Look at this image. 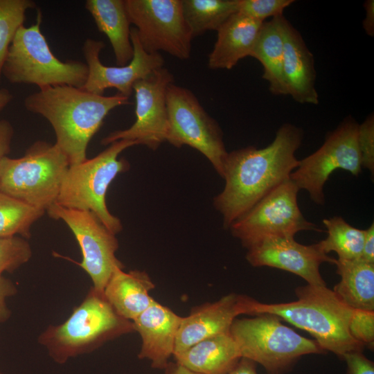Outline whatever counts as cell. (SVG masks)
Wrapping results in <instances>:
<instances>
[{"instance_id":"obj_1","label":"cell","mask_w":374,"mask_h":374,"mask_svg":"<svg viewBox=\"0 0 374 374\" xmlns=\"http://www.w3.org/2000/svg\"><path fill=\"white\" fill-rule=\"evenodd\" d=\"M303 138L302 130L285 123L279 127L269 145L260 149L247 146L227 153L222 177L225 185L213 199L225 229L273 189L290 179L299 163L295 153Z\"/></svg>"},{"instance_id":"obj_2","label":"cell","mask_w":374,"mask_h":374,"mask_svg":"<svg viewBox=\"0 0 374 374\" xmlns=\"http://www.w3.org/2000/svg\"><path fill=\"white\" fill-rule=\"evenodd\" d=\"M25 108L46 118L54 130L55 144L70 166L85 161L88 144L113 109L130 104L119 93L105 96L69 85L49 87L28 95Z\"/></svg>"},{"instance_id":"obj_3","label":"cell","mask_w":374,"mask_h":374,"mask_svg":"<svg viewBox=\"0 0 374 374\" xmlns=\"http://www.w3.org/2000/svg\"><path fill=\"white\" fill-rule=\"evenodd\" d=\"M297 300L263 303L255 299L252 315L272 314L309 332L326 353L341 359L350 352L362 351L364 346L349 332L353 310L327 286L306 285L296 288Z\"/></svg>"},{"instance_id":"obj_4","label":"cell","mask_w":374,"mask_h":374,"mask_svg":"<svg viewBox=\"0 0 374 374\" xmlns=\"http://www.w3.org/2000/svg\"><path fill=\"white\" fill-rule=\"evenodd\" d=\"M134 332L133 322L121 317L104 294L91 287L71 315L60 324L46 327L37 341L53 362L64 364Z\"/></svg>"},{"instance_id":"obj_5","label":"cell","mask_w":374,"mask_h":374,"mask_svg":"<svg viewBox=\"0 0 374 374\" xmlns=\"http://www.w3.org/2000/svg\"><path fill=\"white\" fill-rule=\"evenodd\" d=\"M135 141L120 140L91 159L70 166L63 178L55 204L94 213L114 234L123 229L119 218L112 215L106 204V193L116 177L130 168V163L119 154L136 145Z\"/></svg>"},{"instance_id":"obj_6","label":"cell","mask_w":374,"mask_h":374,"mask_svg":"<svg viewBox=\"0 0 374 374\" xmlns=\"http://www.w3.org/2000/svg\"><path fill=\"white\" fill-rule=\"evenodd\" d=\"M274 314L235 319L229 332L242 357L260 364L267 374H285L307 355L325 354L318 343L283 324Z\"/></svg>"},{"instance_id":"obj_7","label":"cell","mask_w":374,"mask_h":374,"mask_svg":"<svg viewBox=\"0 0 374 374\" xmlns=\"http://www.w3.org/2000/svg\"><path fill=\"white\" fill-rule=\"evenodd\" d=\"M42 21L38 10L35 24L18 30L9 47L2 75L11 83L33 84L39 89L60 85L82 88L87 78V64L60 60L41 32Z\"/></svg>"},{"instance_id":"obj_8","label":"cell","mask_w":374,"mask_h":374,"mask_svg":"<svg viewBox=\"0 0 374 374\" xmlns=\"http://www.w3.org/2000/svg\"><path fill=\"white\" fill-rule=\"evenodd\" d=\"M70 166L55 143L35 142L20 158L4 157L0 166V192L46 211L55 204Z\"/></svg>"},{"instance_id":"obj_9","label":"cell","mask_w":374,"mask_h":374,"mask_svg":"<svg viewBox=\"0 0 374 374\" xmlns=\"http://www.w3.org/2000/svg\"><path fill=\"white\" fill-rule=\"evenodd\" d=\"M299 190L290 179L280 184L231 224L232 235L249 249L269 238H294L302 231H323L302 214Z\"/></svg>"},{"instance_id":"obj_10","label":"cell","mask_w":374,"mask_h":374,"mask_svg":"<svg viewBox=\"0 0 374 374\" xmlns=\"http://www.w3.org/2000/svg\"><path fill=\"white\" fill-rule=\"evenodd\" d=\"M168 134L176 148L188 145L202 153L221 177L227 152L222 131L188 89L171 83L166 91Z\"/></svg>"},{"instance_id":"obj_11","label":"cell","mask_w":374,"mask_h":374,"mask_svg":"<svg viewBox=\"0 0 374 374\" xmlns=\"http://www.w3.org/2000/svg\"><path fill=\"white\" fill-rule=\"evenodd\" d=\"M358 125L351 116L346 118L328 134L316 152L299 160L298 167L291 173L290 179L299 190H307L315 204H324L323 187L335 170H346L356 177L362 172Z\"/></svg>"},{"instance_id":"obj_12","label":"cell","mask_w":374,"mask_h":374,"mask_svg":"<svg viewBox=\"0 0 374 374\" xmlns=\"http://www.w3.org/2000/svg\"><path fill=\"white\" fill-rule=\"evenodd\" d=\"M142 48L164 51L179 60L190 56L193 36L186 23L181 0H125Z\"/></svg>"},{"instance_id":"obj_13","label":"cell","mask_w":374,"mask_h":374,"mask_svg":"<svg viewBox=\"0 0 374 374\" xmlns=\"http://www.w3.org/2000/svg\"><path fill=\"white\" fill-rule=\"evenodd\" d=\"M46 212L54 220H62L71 229L82 252L77 264L89 275L92 287L103 293L112 274L124 265L116 256L118 241L93 213L69 209L53 204Z\"/></svg>"},{"instance_id":"obj_14","label":"cell","mask_w":374,"mask_h":374,"mask_svg":"<svg viewBox=\"0 0 374 374\" xmlns=\"http://www.w3.org/2000/svg\"><path fill=\"white\" fill-rule=\"evenodd\" d=\"M173 82V75L164 66L136 81L133 86L136 100L134 123L127 129L111 132L101 140V144L107 145L128 140L154 150L166 141L169 127L166 91Z\"/></svg>"},{"instance_id":"obj_15","label":"cell","mask_w":374,"mask_h":374,"mask_svg":"<svg viewBox=\"0 0 374 374\" xmlns=\"http://www.w3.org/2000/svg\"><path fill=\"white\" fill-rule=\"evenodd\" d=\"M130 39L134 48L132 60L126 65L108 66L100 60V53L105 44L102 41L87 39L82 51L88 68L83 89L103 95L105 89L115 88L118 93L129 98L134 83L148 76L154 70L163 67L164 59L160 53H147L141 46L136 30L131 28Z\"/></svg>"},{"instance_id":"obj_16","label":"cell","mask_w":374,"mask_h":374,"mask_svg":"<svg viewBox=\"0 0 374 374\" xmlns=\"http://www.w3.org/2000/svg\"><path fill=\"white\" fill-rule=\"evenodd\" d=\"M246 259L253 267H270L293 273L309 285L326 286L319 267L335 259L323 252L317 243L304 245L294 238H274L264 240L247 249Z\"/></svg>"},{"instance_id":"obj_17","label":"cell","mask_w":374,"mask_h":374,"mask_svg":"<svg viewBox=\"0 0 374 374\" xmlns=\"http://www.w3.org/2000/svg\"><path fill=\"white\" fill-rule=\"evenodd\" d=\"M254 301L244 294L231 293L217 301L193 308L188 316L183 317L173 356L203 339L229 332L238 316L252 315Z\"/></svg>"},{"instance_id":"obj_18","label":"cell","mask_w":374,"mask_h":374,"mask_svg":"<svg viewBox=\"0 0 374 374\" xmlns=\"http://www.w3.org/2000/svg\"><path fill=\"white\" fill-rule=\"evenodd\" d=\"M183 317L155 301L132 321L141 339L139 359L149 360L153 368L164 370L173 356Z\"/></svg>"},{"instance_id":"obj_19","label":"cell","mask_w":374,"mask_h":374,"mask_svg":"<svg viewBox=\"0 0 374 374\" xmlns=\"http://www.w3.org/2000/svg\"><path fill=\"white\" fill-rule=\"evenodd\" d=\"M283 75L287 95L299 103L318 104L313 55L287 20L284 26Z\"/></svg>"},{"instance_id":"obj_20","label":"cell","mask_w":374,"mask_h":374,"mask_svg":"<svg viewBox=\"0 0 374 374\" xmlns=\"http://www.w3.org/2000/svg\"><path fill=\"white\" fill-rule=\"evenodd\" d=\"M262 24L238 12L230 17L217 30V40L208 55V68L230 70L240 60L250 56Z\"/></svg>"},{"instance_id":"obj_21","label":"cell","mask_w":374,"mask_h":374,"mask_svg":"<svg viewBox=\"0 0 374 374\" xmlns=\"http://www.w3.org/2000/svg\"><path fill=\"white\" fill-rule=\"evenodd\" d=\"M155 285L144 271H125L116 268L103 294L114 310L123 318L134 321L155 300L150 295Z\"/></svg>"},{"instance_id":"obj_22","label":"cell","mask_w":374,"mask_h":374,"mask_svg":"<svg viewBox=\"0 0 374 374\" xmlns=\"http://www.w3.org/2000/svg\"><path fill=\"white\" fill-rule=\"evenodd\" d=\"M173 357L176 362L198 374H225L242 357L229 332L203 339Z\"/></svg>"},{"instance_id":"obj_23","label":"cell","mask_w":374,"mask_h":374,"mask_svg":"<svg viewBox=\"0 0 374 374\" xmlns=\"http://www.w3.org/2000/svg\"><path fill=\"white\" fill-rule=\"evenodd\" d=\"M85 8L93 17L98 30L109 39L116 64H127L133 57L134 48L125 0H87Z\"/></svg>"},{"instance_id":"obj_24","label":"cell","mask_w":374,"mask_h":374,"mask_svg":"<svg viewBox=\"0 0 374 374\" xmlns=\"http://www.w3.org/2000/svg\"><path fill=\"white\" fill-rule=\"evenodd\" d=\"M283 16L263 22L251 53L263 66L262 78L274 95H287L283 75L284 26Z\"/></svg>"},{"instance_id":"obj_25","label":"cell","mask_w":374,"mask_h":374,"mask_svg":"<svg viewBox=\"0 0 374 374\" xmlns=\"http://www.w3.org/2000/svg\"><path fill=\"white\" fill-rule=\"evenodd\" d=\"M341 280L333 292L353 309L374 311V264L362 258L335 259Z\"/></svg>"},{"instance_id":"obj_26","label":"cell","mask_w":374,"mask_h":374,"mask_svg":"<svg viewBox=\"0 0 374 374\" xmlns=\"http://www.w3.org/2000/svg\"><path fill=\"white\" fill-rule=\"evenodd\" d=\"M186 23L193 37L217 30L238 12L239 0H181Z\"/></svg>"},{"instance_id":"obj_27","label":"cell","mask_w":374,"mask_h":374,"mask_svg":"<svg viewBox=\"0 0 374 374\" xmlns=\"http://www.w3.org/2000/svg\"><path fill=\"white\" fill-rule=\"evenodd\" d=\"M328 236L317 243L328 254L335 251L339 260H356L362 258L365 230L357 229L340 216L323 219Z\"/></svg>"},{"instance_id":"obj_28","label":"cell","mask_w":374,"mask_h":374,"mask_svg":"<svg viewBox=\"0 0 374 374\" xmlns=\"http://www.w3.org/2000/svg\"><path fill=\"white\" fill-rule=\"evenodd\" d=\"M45 212L0 192V238H29L33 224Z\"/></svg>"},{"instance_id":"obj_29","label":"cell","mask_w":374,"mask_h":374,"mask_svg":"<svg viewBox=\"0 0 374 374\" xmlns=\"http://www.w3.org/2000/svg\"><path fill=\"white\" fill-rule=\"evenodd\" d=\"M35 6L32 0H0V82L9 47L24 26L26 11Z\"/></svg>"},{"instance_id":"obj_30","label":"cell","mask_w":374,"mask_h":374,"mask_svg":"<svg viewBox=\"0 0 374 374\" xmlns=\"http://www.w3.org/2000/svg\"><path fill=\"white\" fill-rule=\"evenodd\" d=\"M32 256L31 246L26 238H0V275L15 271L28 262Z\"/></svg>"},{"instance_id":"obj_31","label":"cell","mask_w":374,"mask_h":374,"mask_svg":"<svg viewBox=\"0 0 374 374\" xmlns=\"http://www.w3.org/2000/svg\"><path fill=\"white\" fill-rule=\"evenodd\" d=\"M293 0H239L238 12L261 22L269 17L283 15L286 8Z\"/></svg>"},{"instance_id":"obj_32","label":"cell","mask_w":374,"mask_h":374,"mask_svg":"<svg viewBox=\"0 0 374 374\" xmlns=\"http://www.w3.org/2000/svg\"><path fill=\"white\" fill-rule=\"evenodd\" d=\"M349 332L357 341L373 348L374 311L354 309L349 323Z\"/></svg>"},{"instance_id":"obj_33","label":"cell","mask_w":374,"mask_h":374,"mask_svg":"<svg viewBox=\"0 0 374 374\" xmlns=\"http://www.w3.org/2000/svg\"><path fill=\"white\" fill-rule=\"evenodd\" d=\"M357 143L361 155L362 166L374 174V115L370 114L358 125Z\"/></svg>"},{"instance_id":"obj_34","label":"cell","mask_w":374,"mask_h":374,"mask_svg":"<svg viewBox=\"0 0 374 374\" xmlns=\"http://www.w3.org/2000/svg\"><path fill=\"white\" fill-rule=\"evenodd\" d=\"M341 359L346 364V374H374V363L362 351H353L345 354Z\"/></svg>"},{"instance_id":"obj_35","label":"cell","mask_w":374,"mask_h":374,"mask_svg":"<svg viewBox=\"0 0 374 374\" xmlns=\"http://www.w3.org/2000/svg\"><path fill=\"white\" fill-rule=\"evenodd\" d=\"M17 292V289L15 283L10 279L0 275V323L6 322L10 319L11 311L8 306L6 300L15 295Z\"/></svg>"},{"instance_id":"obj_36","label":"cell","mask_w":374,"mask_h":374,"mask_svg":"<svg viewBox=\"0 0 374 374\" xmlns=\"http://www.w3.org/2000/svg\"><path fill=\"white\" fill-rule=\"evenodd\" d=\"M14 130L9 121L0 120V166L2 160L10 151V145Z\"/></svg>"},{"instance_id":"obj_37","label":"cell","mask_w":374,"mask_h":374,"mask_svg":"<svg viewBox=\"0 0 374 374\" xmlns=\"http://www.w3.org/2000/svg\"><path fill=\"white\" fill-rule=\"evenodd\" d=\"M362 259L374 264V224L365 230Z\"/></svg>"},{"instance_id":"obj_38","label":"cell","mask_w":374,"mask_h":374,"mask_svg":"<svg viewBox=\"0 0 374 374\" xmlns=\"http://www.w3.org/2000/svg\"><path fill=\"white\" fill-rule=\"evenodd\" d=\"M257 364L249 359L241 357L238 363L225 374H258Z\"/></svg>"},{"instance_id":"obj_39","label":"cell","mask_w":374,"mask_h":374,"mask_svg":"<svg viewBox=\"0 0 374 374\" xmlns=\"http://www.w3.org/2000/svg\"><path fill=\"white\" fill-rule=\"evenodd\" d=\"M365 18L363 28L366 33L371 37L374 36V1L367 0L364 3Z\"/></svg>"},{"instance_id":"obj_40","label":"cell","mask_w":374,"mask_h":374,"mask_svg":"<svg viewBox=\"0 0 374 374\" xmlns=\"http://www.w3.org/2000/svg\"><path fill=\"white\" fill-rule=\"evenodd\" d=\"M164 374H198L185 368L177 362H170L164 368Z\"/></svg>"},{"instance_id":"obj_41","label":"cell","mask_w":374,"mask_h":374,"mask_svg":"<svg viewBox=\"0 0 374 374\" xmlns=\"http://www.w3.org/2000/svg\"><path fill=\"white\" fill-rule=\"evenodd\" d=\"M13 96L6 89H0V111L5 108L12 100Z\"/></svg>"},{"instance_id":"obj_42","label":"cell","mask_w":374,"mask_h":374,"mask_svg":"<svg viewBox=\"0 0 374 374\" xmlns=\"http://www.w3.org/2000/svg\"><path fill=\"white\" fill-rule=\"evenodd\" d=\"M0 374H3V373H2L1 372H0Z\"/></svg>"},{"instance_id":"obj_43","label":"cell","mask_w":374,"mask_h":374,"mask_svg":"<svg viewBox=\"0 0 374 374\" xmlns=\"http://www.w3.org/2000/svg\"><path fill=\"white\" fill-rule=\"evenodd\" d=\"M125 374H126V373H125Z\"/></svg>"}]
</instances>
